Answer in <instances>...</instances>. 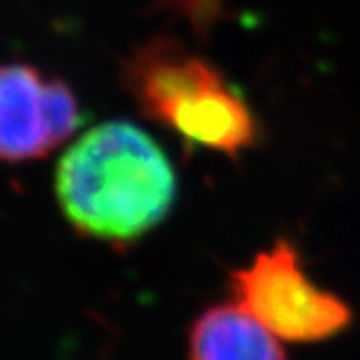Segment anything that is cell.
Returning a JSON list of instances; mask_svg holds the SVG:
<instances>
[{
  "mask_svg": "<svg viewBox=\"0 0 360 360\" xmlns=\"http://www.w3.org/2000/svg\"><path fill=\"white\" fill-rule=\"evenodd\" d=\"M54 188L80 234L129 245L167 219L176 200V172L148 132L129 120H108L63 155Z\"/></svg>",
  "mask_w": 360,
  "mask_h": 360,
  "instance_id": "1",
  "label": "cell"
},
{
  "mask_svg": "<svg viewBox=\"0 0 360 360\" xmlns=\"http://www.w3.org/2000/svg\"><path fill=\"white\" fill-rule=\"evenodd\" d=\"M122 84L142 116L194 148L236 158L260 136L257 115L217 66L180 40H148L122 65Z\"/></svg>",
  "mask_w": 360,
  "mask_h": 360,
  "instance_id": "2",
  "label": "cell"
},
{
  "mask_svg": "<svg viewBox=\"0 0 360 360\" xmlns=\"http://www.w3.org/2000/svg\"><path fill=\"white\" fill-rule=\"evenodd\" d=\"M232 292L238 307L290 342L326 340L352 321L347 302L310 281L296 248L284 238L232 272Z\"/></svg>",
  "mask_w": 360,
  "mask_h": 360,
  "instance_id": "3",
  "label": "cell"
},
{
  "mask_svg": "<svg viewBox=\"0 0 360 360\" xmlns=\"http://www.w3.org/2000/svg\"><path fill=\"white\" fill-rule=\"evenodd\" d=\"M82 124L77 94L34 66L0 65V162L42 158Z\"/></svg>",
  "mask_w": 360,
  "mask_h": 360,
  "instance_id": "4",
  "label": "cell"
},
{
  "mask_svg": "<svg viewBox=\"0 0 360 360\" xmlns=\"http://www.w3.org/2000/svg\"><path fill=\"white\" fill-rule=\"evenodd\" d=\"M191 360H286L276 336L243 307L205 310L191 328Z\"/></svg>",
  "mask_w": 360,
  "mask_h": 360,
  "instance_id": "5",
  "label": "cell"
}]
</instances>
